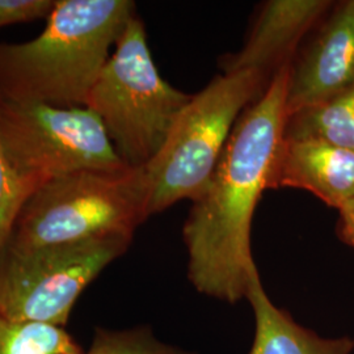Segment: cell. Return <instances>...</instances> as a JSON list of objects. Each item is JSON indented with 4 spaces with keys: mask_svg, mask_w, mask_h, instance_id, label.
Returning <instances> with one entry per match:
<instances>
[{
    "mask_svg": "<svg viewBox=\"0 0 354 354\" xmlns=\"http://www.w3.org/2000/svg\"><path fill=\"white\" fill-rule=\"evenodd\" d=\"M55 0H0V28L48 17Z\"/></svg>",
    "mask_w": 354,
    "mask_h": 354,
    "instance_id": "16",
    "label": "cell"
},
{
    "mask_svg": "<svg viewBox=\"0 0 354 354\" xmlns=\"http://www.w3.org/2000/svg\"><path fill=\"white\" fill-rule=\"evenodd\" d=\"M326 0H270L259 15L244 48L236 53L226 73L264 70L281 62L328 7Z\"/></svg>",
    "mask_w": 354,
    "mask_h": 354,
    "instance_id": "10",
    "label": "cell"
},
{
    "mask_svg": "<svg viewBox=\"0 0 354 354\" xmlns=\"http://www.w3.org/2000/svg\"><path fill=\"white\" fill-rule=\"evenodd\" d=\"M0 145L32 192L73 172L127 168L99 117L86 106L0 99Z\"/></svg>",
    "mask_w": 354,
    "mask_h": 354,
    "instance_id": "6",
    "label": "cell"
},
{
    "mask_svg": "<svg viewBox=\"0 0 354 354\" xmlns=\"http://www.w3.org/2000/svg\"><path fill=\"white\" fill-rule=\"evenodd\" d=\"M298 188L337 210L354 198V151L313 140H281L269 188Z\"/></svg>",
    "mask_w": 354,
    "mask_h": 354,
    "instance_id": "9",
    "label": "cell"
},
{
    "mask_svg": "<svg viewBox=\"0 0 354 354\" xmlns=\"http://www.w3.org/2000/svg\"><path fill=\"white\" fill-rule=\"evenodd\" d=\"M86 354H194L159 342L146 327L127 330L96 329Z\"/></svg>",
    "mask_w": 354,
    "mask_h": 354,
    "instance_id": "14",
    "label": "cell"
},
{
    "mask_svg": "<svg viewBox=\"0 0 354 354\" xmlns=\"http://www.w3.org/2000/svg\"><path fill=\"white\" fill-rule=\"evenodd\" d=\"M32 190L17 176L0 145V251Z\"/></svg>",
    "mask_w": 354,
    "mask_h": 354,
    "instance_id": "15",
    "label": "cell"
},
{
    "mask_svg": "<svg viewBox=\"0 0 354 354\" xmlns=\"http://www.w3.org/2000/svg\"><path fill=\"white\" fill-rule=\"evenodd\" d=\"M339 235L342 241L354 248V198L339 209Z\"/></svg>",
    "mask_w": 354,
    "mask_h": 354,
    "instance_id": "17",
    "label": "cell"
},
{
    "mask_svg": "<svg viewBox=\"0 0 354 354\" xmlns=\"http://www.w3.org/2000/svg\"><path fill=\"white\" fill-rule=\"evenodd\" d=\"M0 354H86L64 328L0 314Z\"/></svg>",
    "mask_w": 354,
    "mask_h": 354,
    "instance_id": "13",
    "label": "cell"
},
{
    "mask_svg": "<svg viewBox=\"0 0 354 354\" xmlns=\"http://www.w3.org/2000/svg\"><path fill=\"white\" fill-rule=\"evenodd\" d=\"M354 84V0L332 15L310 49L289 68L286 117Z\"/></svg>",
    "mask_w": 354,
    "mask_h": 354,
    "instance_id": "8",
    "label": "cell"
},
{
    "mask_svg": "<svg viewBox=\"0 0 354 354\" xmlns=\"http://www.w3.org/2000/svg\"><path fill=\"white\" fill-rule=\"evenodd\" d=\"M149 216L143 167L79 171L33 190L4 245L28 250L133 236Z\"/></svg>",
    "mask_w": 354,
    "mask_h": 354,
    "instance_id": "3",
    "label": "cell"
},
{
    "mask_svg": "<svg viewBox=\"0 0 354 354\" xmlns=\"http://www.w3.org/2000/svg\"><path fill=\"white\" fill-rule=\"evenodd\" d=\"M129 0H55L41 35L0 44V99L86 106L127 21Z\"/></svg>",
    "mask_w": 354,
    "mask_h": 354,
    "instance_id": "2",
    "label": "cell"
},
{
    "mask_svg": "<svg viewBox=\"0 0 354 354\" xmlns=\"http://www.w3.org/2000/svg\"><path fill=\"white\" fill-rule=\"evenodd\" d=\"M190 99L159 74L145 26L134 15L91 89L86 108L99 117L124 163L142 168L160 150Z\"/></svg>",
    "mask_w": 354,
    "mask_h": 354,
    "instance_id": "4",
    "label": "cell"
},
{
    "mask_svg": "<svg viewBox=\"0 0 354 354\" xmlns=\"http://www.w3.org/2000/svg\"><path fill=\"white\" fill-rule=\"evenodd\" d=\"M254 317V337L248 354H351L354 340L320 337L298 324L268 297L259 273L253 276L247 298Z\"/></svg>",
    "mask_w": 354,
    "mask_h": 354,
    "instance_id": "11",
    "label": "cell"
},
{
    "mask_svg": "<svg viewBox=\"0 0 354 354\" xmlns=\"http://www.w3.org/2000/svg\"><path fill=\"white\" fill-rule=\"evenodd\" d=\"M283 140H313L354 151V84L286 117Z\"/></svg>",
    "mask_w": 354,
    "mask_h": 354,
    "instance_id": "12",
    "label": "cell"
},
{
    "mask_svg": "<svg viewBox=\"0 0 354 354\" xmlns=\"http://www.w3.org/2000/svg\"><path fill=\"white\" fill-rule=\"evenodd\" d=\"M133 236L0 251V314L17 322L64 327L80 294L117 257Z\"/></svg>",
    "mask_w": 354,
    "mask_h": 354,
    "instance_id": "7",
    "label": "cell"
},
{
    "mask_svg": "<svg viewBox=\"0 0 354 354\" xmlns=\"http://www.w3.org/2000/svg\"><path fill=\"white\" fill-rule=\"evenodd\" d=\"M289 66H281L264 95L234 127L203 193L193 200L183 235L194 289L227 304L247 298L257 268L251 226L257 201L270 187L283 125Z\"/></svg>",
    "mask_w": 354,
    "mask_h": 354,
    "instance_id": "1",
    "label": "cell"
},
{
    "mask_svg": "<svg viewBox=\"0 0 354 354\" xmlns=\"http://www.w3.org/2000/svg\"><path fill=\"white\" fill-rule=\"evenodd\" d=\"M261 82L259 71H231L192 96L160 150L143 167L149 215L181 200L193 201L203 193Z\"/></svg>",
    "mask_w": 354,
    "mask_h": 354,
    "instance_id": "5",
    "label": "cell"
}]
</instances>
